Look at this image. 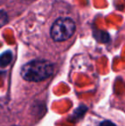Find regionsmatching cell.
<instances>
[{
  "instance_id": "8992f818",
  "label": "cell",
  "mask_w": 125,
  "mask_h": 126,
  "mask_svg": "<svg viewBox=\"0 0 125 126\" xmlns=\"http://www.w3.org/2000/svg\"><path fill=\"white\" fill-rule=\"evenodd\" d=\"M99 126H117L114 123H112V122L111 121H104L102 122L101 124H100Z\"/></svg>"
},
{
  "instance_id": "5b68a950",
  "label": "cell",
  "mask_w": 125,
  "mask_h": 126,
  "mask_svg": "<svg viewBox=\"0 0 125 126\" xmlns=\"http://www.w3.org/2000/svg\"><path fill=\"white\" fill-rule=\"evenodd\" d=\"M95 37H96L98 41H101V42H107L109 40V34L106 32H103V31H98V35Z\"/></svg>"
},
{
  "instance_id": "277c9868",
  "label": "cell",
  "mask_w": 125,
  "mask_h": 126,
  "mask_svg": "<svg viewBox=\"0 0 125 126\" xmlns=\"http://www.w3.org/2000/svg\"><path fill=\"white\" fill-rule=\"evenodd\" d=\"M9 21L8 15L3 10H0V28H3L4 25H6Z\"/></svg>"
},
{
  "instance_id": "3957f363",
  "label": "cell",
  "mask_w": 125,
  "mask_h": 126,
  "mask_svg": "<svg viewBox=\"0 0 125 126\" xmlns=\"http://www.w3.org/2000/svg\"><path fill=\"white\" fill-rule=\"evenodd\" d=\"M13 54L10 51H6L0 55V67H6L11 63Z\"/></svg>"
},
{
  "instance_id": "7a4b0ae2",
  "label": "cell",
  "mask_w": 125,
  "mask_h": 126,
  "mask_svg": "<svg viewBox=\"0 0 125 126\" xmlns=\"http://www.w3.org/2000/svg\"><path fill=\"white\" fill-rule=\"evenodd\" d=\"M75 23L72 19L61 17L55 21L51 28V36L54 41L61 42L67 40L74 34Z\"/></svg>"
},
{
  "instance_id": "52a82bcc",
  "label": "cell",
  "mask_w": 125,
  "mask_h": 126,
  "mask_svg": "<svg viewBox=\"0 0 125 126\" xmlns=\"http://www.w3.org/2000/svg\"><path fill=\"white\" fill-rule=\"evenodd\" d=\"M22 1H24V2H33V1H34V0H22Z\"/></svg>"
},
{
  "instance_id": "6da1fadb",
  "label": "cell",
  "mask_w": 125,
  "mask_h": 126,
  "mask_svg": "<svg viewBox=\"0 0 125 126\" xmlns=\"http://www.w3.org/2000/svg\"><path fill=\"white\" fill-rule=\"evenodd\" d=\"M54 66L47 60H33L22 66L21 76L28 81H41L53 74Z\"/></svg>"
}]
</instances>
